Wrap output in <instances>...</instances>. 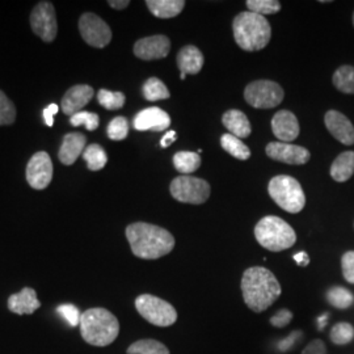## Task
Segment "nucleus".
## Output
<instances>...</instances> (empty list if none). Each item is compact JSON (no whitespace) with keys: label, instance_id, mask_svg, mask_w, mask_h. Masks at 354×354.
Wrapping results in <instances>:
<instances>
[{"label":"nucleus","instance_id":"16","mask_svg":"<svg viewBox=\"0 0 354 354\" xmlns=\"http://www.w3.org/2000/svg\"><path fill=\"white\" fill-rule=\"evenodd\" d=\"M329 133L342 145H354V127L346 115L337 111H328L324 117Z\"/></svg>","mask_w":354,"mask_h":354},{"label":"nucleus","instance_id":"28","mask_svg":"<svg viewBox=\"0 0 354 354\" xmlns=\"http://www.w3.org/2000/svg\"><path fill=\"white\" fill-rule=\"evenodd\" d=\"M143 96L149 102H158L169 99L171 93L160 79L150 77L143 86Z\"/></svg>","mask_w":354,"mask_h":354},{"label":"nucleus","instance_id":"44","mask_svg":"<svg viewBox=\"0 0 354 354\" xmlns=\"http://www.w3.org/2000/svg\"><path fill=\"white\" fill-rule=\"evenodd\" d=\"M175 140H176V131H175V130H169V131H167V134H165V137L160 140V146H162L163 149L169 147Z\"/></svg>","mask_w":354,"mask_h":354},{"label":"nucleus","instance_id":"8","mask_svg":"<svg viewBox=\"0 0 354 354\" xmlns=\"http://www.w3.org/2000/svg\"><path fill=\"white\" fill-rule=\"evenodd\" d=\"M245 102L256 109H270L279 105L285 92L279 83L272 80H256L244 91Z\"/></svg>","mask_w":354,"mask_h":354},{"label":"nucleus","instance_id":"18","mask_svg":"<svg viewBox=\"0 0 354 354\" xmlns=\"http://www.w3.org/2000/svg\"><path fill=\"white\" fill-rule=\"evenodd\" d=\"M93 97V88L87 84H77L68 89L62 99V111L67 115L79 113Z\"/></svg>","mask_w":354,"mask_h":354},{"label":"nucleus","instance_id":"22","mask_svg":"<svg viewBox=\"0 0 354 354\" xmlns=\"http://www.w3.org/2000/svg\"><path fill=\"white\" fill-rule=\"evenodd\" d=\"M222 122L230 131V134L235 136L239 140L247 138L251 134V124L247 115L238 109H231L223 114Z\"/></svg>","mask_w":354,"mask_h":354},{"label":"nucleus","instance_id":"41","mask_svg":"<svg viewBox=\"0 0 354 354\" xmlns=\"http://www.w3.org/2000/svg\"><path fill=\"white\" fill-rule=\"evenodd\" d=\"M302 354H327L326 344L322 340H314L304 348Z\"/></svg>","mask_w":354,"mask_h":354},{"label":"nucleus","instance_id":"48","mask_svg":"<svg viewBox=\"0 0 354 354\" xmlns=\"http://www.w3.org/2000/svg\"><path fill=\"white\" fill-rule=\"evenodd\" d=\"M353 24H354V15H353Z\"/></svg>","mask_w":354,"mask_h":354},{"label":"nucleus","instance_id":"40","mask_svg":"<svg viewBox=\"0 0 354 354\" xmlns=\"http://www.w3.org/2000/svg\"><path fill=\"white\" fill-rule=\"evenodd\" d=\"M292 320V313L289 310H279L276 315L270 317V324L277 328H285Z\"/></svg>","mask_w":354,"mask_h":354},{"label":"nucleus","instance_id":"5","mask_svg":"<svg viewBox=\"0 0 354 354\" xmlns=\"http://www.w3.org/2000/svg\"><path fill=\"white\" fill-rule=\"evenodd\" d=\"M256 241L272 252H281L291 248L297 241V234L288 222L279 216H264L254 227Z\"/></svg>","mask_w":354,"mask_h":354},{"label":"nucleus","instance_id":"2","mask_svg":"<svg viewBox=\"0 0 354 354\" xmlns=\"http://www.w3.org/2000/svg\"><path fill=\"white\" fill-rule=\"evenodd\" d=\"M127 238L131 252L143 260L160 259L175 247V238L169 231L145 222L129 225Z\"/></svg>","mask_w":354,"mask_h":354},{"label":"nucleus","instance_id":"3","mask_svg":"<svg viewBox=\"0 0 354 354\" xmlns=\"http://www.w3.org/2000/svg\"><path fill=\"white\" fill-rule=\"evenodd\" d=\"M80 333L89 345L108 346L118 337L120 323L106 308H89L80 317Z\"/></svg>","mask_w":354,"mask_h":354},{"label":"nucleus","instance_id":"14","mask_svg":"<svg viewBox=\"0 0 354 354\" xmlns=\"http://www.w3.org/2000/svg\"><path fill=\"white\" fill-rule=\"evenodd\" d=\"M171 50V41L163 35L140 38L134 45V54L143 61L163 59Z\"/></svg>","mask_w":354,"mask_h":354},{"label":"nucleus","instance_id":"35","mask_svg":"<svg viewBox=\"0 0 354 354\" xmlns=\"http://www.w3.org/2000/svg\"><path fill=\"white\" fill-rule=\"evenodd\" d=\"M70 122L73 127H86L88 131H93L99 127L100 124V118L96 113H91V112H79L74 115H71Z\"/></svg>","mask_w":354,"mask_h":354},{"label":"nucleus","instance_id":"9","mask_svg":"<svg viewBox=\"0 0 354 354\" xmlns=\"http://www.w3.org/2000/svg\"><path fill=\"white\" fill-rule=\"evenodd\" d=\"M171 194L180 203L201 205L210 196V185L203 178L193 176H178L171 183Z\"/></svg>","mask_w":354,"mask_h":354},{"label":"nucleus","instance_id":"19","mask_svg":"<svg viewBox=\"0 0 354 354\" xmlns=\"http://www.w3.org/2000/svg\"><path fill=\"white\" fill-rule=\"evenodd\" d=\"M41 307L37 292L32 288H24L20 292L12 294L8 298V308L17 315H32Z\"/></svg>","mask_w":354,"mask_h":354},{"label":"nucleus","instance_id":"45","mask_svg":"<svg viewBox=\"0 0 354 354\" xmlns=\"http://www.w3.org/2000/svg\"><path fill=\"white\" fill-rule=\"evenodd\" d=\"M294 261L299 266H307L310 264V257L307 253L302 251V252L294 254Z\"/></svg>","mask_w":354,"mask_h":354},{"label":"nucleus","instance_id":"11","mask_svg":"<svg viewBox=\"0 0 354 354\" xmlns=\"http://www.w3.org/2000/svg\"><path fill=\"white\" fill-rule=\"evenodd\" d=\"M79 30L83 39L93 48L102 49L112 39V30L95 13H84L79 20Z\"/></svg>","mask_w":354,"mask_h":354},{"label":"nucleus","instance_id":"29","mask_svg":"<svg viewBox=\"0 0 354 354\" xmlns=\"http://www.w3.org/2000/svg\"><path fill=\"white\" fill-rule=\"evenodd\" d=\"M333 84L342 93H354V67H339L333 74Z\"/></svg>","mask_w":354,"mask_h":354},{"label":"nucleus","instance_id":"33","mask_svg":"<svg viewBox=\"0 0 354 354\" xmlns=\"http://www.w3.org/2000/svg\"><path fill=\"white\" fill-rule=\"evenodd\" d=\"M329 337H330L332 342L336 344V345H346V344L353 342V326L349 324V323H345V322L337 323L330 329Z\"/></svg>","mask_w":354,"mask_h":354},{"label":"nucleus","instance_id":"23","mask_svg":"<svg viewBox=\"0 0 354 354\" xmlns=\"http://www.w3.org/2000/svg\"><path fill=\"white\" fill-rule=\"evenodd\" d=\"M146 6L150 12L159 19L176 17L185 7L184 0H147Z\"/></svg>","mask_w":354,"mask_h":354},{"label":"nucleus","instance_id":"25","mask_svg":"<svg viewBox=\"0 0 354 354\" xmlns=\"http://www.w3.org/2000/svg\"><path fill=\"white\" fill-rule=\"evenodd\" d=\"M174 165L181 174H192L201 165V156L197 152L180 151L174 156Z\"/></svg>","mask_w":354,"mask_h":354},{"label":"nucleus","instance_id":"6","mask_svg":"<svg viewBox=\"0 0 354 354\" xmlns=\"http://www.w3.org/2000/svg\"><path fill=\"white\" fill-rule=\"evenodd\" d=\"M269 196L285 212L297 214L304 210L306 196L298 180L294 177L279 175L269 183Z\"/></svg>","mask_w":354,"mask_h":354},{"label":"nucleus","instance_id":"12","mask_svg":"<svg viewBox=\"0 0 354 354\" xmlns=\"http://www.w3.org/2000/svg\"><path fill=\"white\" fill-rule=\"evenodd\" d=\"M53 178V163L49 153L36 152L26 165V181L33 189H45Z\"/></svg>","mask_w":354,"mask_h":354},{"label":"nucleus","instance_id":"34","mask_svg":"<svg viewBox=\"0 0 354 354\" xmlns=\"http://www.w3.org/2000/svg\"><path fill=\"white\" fill-rule=\"evenodd\" d=\"M247 7L250 12L266 16L279 12L281 10V3L277 0H248Z\"/></svg>","mask_w":354,"mask_h":354},{"label":"nucleus","instance_id":"17","mask_svg":"<svg viewBox=\"0 0 354 354\" xmlns=\"http://www.w3.org/2000/svg\"><path fill=\"white\" fill-rule=\"evenodd\" d=\"M272 130L282 142L295 140L299 136V124L295 114L290 111H279L272 118Z\"/></svg>","mask_w":354,"mask_h":354},{"label":"nucleus","instance_id":"36","mask_svg":"<svg viewBox=\"0 0 354 354\" xmlns=\"http://www.w3.org/2000/svg\"><path fill=\"white\" fill-rule=\"evenodd\" d=\"M108 137L112 140H125L129 134V124L125 117H115L106 129Z\"/></svg>","mask_w":354,"mask_h":354},{"label":"nucleus","instance_id":"37","mask_svg":"<svg viewBox=\"0 0 354 354\" xmlns=\"http://www.w3.org/2000/svg\"><path fill=\"white\" fill-rule=\"evenodd\" d=\"M16 120V108L13 102L0 91V127L11 125Z\"/></svg>","mask_w":354,"mask_h":354},{"label":"nucleus","instance_id":"15","mask_svg":"<svg viewBox=\"0 0 354 354\" xmlns=\"http://www.w3.org/2000/svg\"><path fill=\"white\" fill-rule=\"evenodd\" d=\"M133 125L138 131H163L171 125V117L163 109L152 106L140 111Z\"/></svg>","mask_w":354,"mask_h":354},{"label":"nucleus","instance_id":"13","mask_svg":"<svg viewBox=\"0 0 354 354\" xmlns=\"http://www.w3.org/2000/svg\"><path fill=\"white\" fill-rule=\"evenodd\" d=\"M266 155L286 165H306L310 160V151L304 147L285 142H272L266 146Z\"/></svg>","mask_w":354,"mask_h":354},{"label":"nucleus","instance_id":"21","mask_svg":"<svg viewBox=\"0 0 354 354\" xmlns=\"http://www.w3.org/2000/svg\"><path fill=\"white\" fill-rule=\"evenodd\" d=\"M86 140V137L80 133L66 134L59 150V160L66 165H74L76 159L84 152Z\"/></svg>","mask_w":354,"mask_h":354},{"label":"nucleus","instance_id":"24","mask_svg":"<svg viewBox=\"0 0 354 354\" xmlns=\"http://www.w3.org/2000/svg\"><path fill=\"white\" fill-rule=\"evenodd\" d=\"M354 174V151H345L340 153L330 165V176L337 181H348Z\"/></svg>","mask_w":354,"mask_h":354},{"label":"nucleus","instance_id":"30","mask_svg":"<svg viewBox=\"0 0 354 354\" xmlns=\"http://www.w3.org/2000/svg\"><path fill=\"white\" fill-rule=\"evenodd\" d=\"M83 159L87 162V167L91 171H100L108 162L106 152L100 145H89L83 152Z\"/></svg>","mask_w":354,"mask_h":354},{"label":"nucleus","instance_id":"42","mask_svg":"<svg viewBox=\"0 0 354 354\" xmlns=\"http://www.w3.org/2000/svg\"><path fill=\"white\" fill-rule=\"evenodd\" d=\"M58 111H59V106L57 105V104H50L49 106H46L45 109H44V120H45V124L48 125V127H53L54 125V115L58 113Z\"/></svg>","mask_w":354,"mask_h":354},{"label":"nucleus","instance_id":"7","mask_svg":"<svg viewBox=\"0 0 354 354\" xmlns=\"http://www.w3.org/2000/svg\"><path fill=\"white\" fill-rule=\"evenodd\" d=\"M136 308L140 317L156 327H169L176 323V308L151 294L140 295L136 299Z\"/></svg>","mask_w":354,"mask_h":354},{"label":"nucleus","instance_id":"47","mask_svg":"<svg viewBox=\"0 0 354 354\" xmlns=\"http://www.w3.org/2000/svg\"><path fill=\"white\" fill-rule=\"evenodd\" d=\"M328 314H324V315L317 317V327H319V329H323L326 327V324L328 323Z\"/></svg>","mask_w":354,"mask_h":354},{"label":"nucleus","instance_id":"4","mask_svg":"<svg viewBox=\"0 0 354 354\" xmlns=\"http://www.w3.org/2000/svg\"><path fill=\"white\" fill-rule=\"evenodd\" d=\"M232 29L236 44L245 51L264 49L272 37V28L266 16L250 11L235 17Z\"/></svg>","mask_w":354,"mask_h":354},{"label":"nucleus","instance_id":"32","mask_svg":"<svg viewBox=\"0 0 354 354\" xmlns=\"http://www.w3.org/2000/svg\"><path fill=\"white\" fill-rule=\"evenodd\" d=\"M97 100L105 109L117 111L125 105V95L122 92H111L108 89H100L97 93Z\"/></svg>","mask_w":354,"mask_h":354},{"label":"nucleus","instance_id":"39","mask_svg":"<svg viewBox=\"0 0 354 354\" xmlns=\"http://www.w3.org/2000/svg\"><path fill=\"white\" fill-rule=\"evenodd\" d=\"M58 311L67 319V322L73 327H75V326L80 323V317L82 315L79 314V310L76 308L75 306H73V304H64V306L58 307Z\"/></svg>","mask_w":354,"mask_h":354},{"label":"nucleus","instance_id":"26","mask_svg":"<svg viewBox=\"0 0 354 354\" xmlns=\"http://www.w3.org/2000/svg\"><path fill=\"white\" fill-rule=\"evenodd\" d=\"M221 145H222V147H223L231 156H234V158H236V159H239V160H247V159H250V156H251L250 149L241 142V140L236 138V137L232 136V134H225V136H222Z\"/></svg>","mask_w":354,"mask_h":354},{"label":"nucleus","instance_id":"43","mask_svg":"<svg viewBox=\"0 0 354 354\" xmlns=\"http://www.w3.org/2000/svg\"><path fill=\"white\" fill-rule=\"evenodd\" d=\"M301 336V332L299 330H297V332H292L290 336L288 337V339H285V340H282V342L279 344V349L281 352H285V351H288V349H290L291 346L294 345V342L298 340V337Z\"/></svg>","mask_w":354,"mask_h":354},{"label":"nucleus","instance_id":"38","mask_svg":"<svg viewBox=\"0 0 354 354\" xmlns=\"http://www.w3.org/2000/svg\"><path fill=\"white\" fill-rule=\"evenodd\" d=\"M342 274L349 283H354V251L344 253L342 259Z\"/></svg>","mask_w":354,"mask_h":354},{"label":"nucleus","instance_id":"31","mask_svg":"<svg viewBox=\"0 0 354 354\" xmlns=\"http://www.w3.org/2000/svg\"><path fill=\"white\" fill-rule=\"evenodd\" d=\"M327 301L330 306L339 310L349 308L354 302L353 294L342 286H335L327 292Z\"/></svg>","mask_w":354,"mask_h":354},{"label":"nucleus","instance_id":"20","mask_svg":"<svg viewBox=\"0 0 354 354\" xmlns=\"http://www.w3.org/2000/svg\"><path fill=\"white\" fill-rule=\"evenodd\" d=\"M177 66L181 74H185V75L198 74L203 66V53L193 45L183 48L177 54Z\"/></svg>","mask_w":354,"mask_h":354},{"label":"nucleus","instance_id":"46","mask_svg":"<svg viewBox=\"0 0 354 354\" xmlns=\"http://www.w3.org/2000/svg\"><path fill=\"white\" fill-rule=\"evenodd\" d=\"M108 4L114 8V10H125L127 6L130 4L129 0H121V1H117V0H111L108 1Z\"/></svg>","mask_w":354,"mask_h":354},{"label":"nucleus","instance_id":"1","mask_svg":"<svg viewBox=\"0 0 354 354\" xmlns=\"http://www.w3.org/2000/svg\"><path fill=\"white\" fill-rule=\"evenodd\" d=\"M282 292L274 274L263 266L248 268L241 277V294L253 313H263L279 299Z\"/></svg>","mask_w":354,"mask_h":354},{"label":"nucleus","instance_id":"10","mask_svg":"<svg viewBox=\"0 0 354 354\" xmlns=\"http://www.w3.org/2000/svg\"><path fill=\"white\" fill-rule=\"evenodd\" d=\"M30 26L42 41L53 42L58 32L54 6L49 1L38 3L30 13Z\"/></svg>","mask_w":354,"mask_h":354},{"label":"nucleus","instance_id":"27","mask_svg":"<svg viewBox=\"0 0 354 354\" xmlns=\"http://www.w3.org/2000/svg\"><path fill=\"white\" fill-rule=\"evenodd\" d=\"M127 354H171L165 344L152 339L133 342L127 348Z\"/></svg>","mask_w":354,"mask_h":354}]
</instances>
